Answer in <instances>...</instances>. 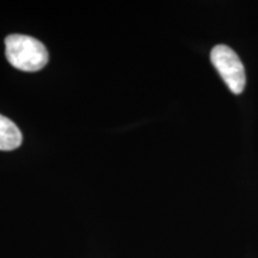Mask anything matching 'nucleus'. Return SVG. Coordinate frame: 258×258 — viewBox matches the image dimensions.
I'll return each instance as SVG.
<instances>
[{
	"label": "nucleus",
	"instance_id": "nucleus-1",
	"mask_svg": "<svg viewBox=\"0 0 258 258\" xmlns=\"http://www.w3.org/2000/svg\"><path fill=\"white\" fill-rule=\"evenodd\" d=\"M5 55L9 62L24 72H36L48 62V50L37 38L12 34L5 38Z\"/></svg>",
	"mask_w": 258,
	"mask_h": 258
},
{
	"label": "nucleus",
	"instance_id": "nucleus-2",
	"mask_svg": "<svg viewBox=\"0 0 258 258\" xmlns=\"http://www.w3.org/2000/svg\"><path fill=\"white\" fill-rule=\"evenodd\" d=\"M211 60L227 88L234 95L243 92L246 84V76L244 64L237 53L228 46L218 44L211 51Z\"/></svg>",
	"mask_w": 258,
	"mask_h": 258
},
{
	"label": "nucleus",
	"instance_id": "nucleus-3",
	"mask_svg": "<svg viewBox=\"0 0 258 258\" xmlns=\"http://www.w3.org/2000/svg\"><path fill=\"white\" fill-rule=\"evenodd\" d=\"M23 137L10 118L0 115V151H14L21 146Z\"/></svg>",
	"mask_w": 258,
	"mask_h": 258
}]
</instances>
